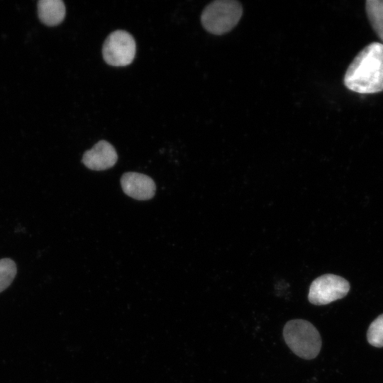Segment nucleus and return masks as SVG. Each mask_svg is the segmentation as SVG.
Instances as JSON below:
<instances>
[{
	"instance_id": "nucleus-7",
	"label": "nucleus",
	"mask_w": 383,
	"mask_h": 383,
	"mask_svg": "<svg viewBox=\"0 0 383 383\" xmlns=\"http://www.w3.org/2000/svg\"><path fill=\"white\" fill-rule=\"evenodd\" d=\"M117 160L113 146L106 140H99L84 153L82 162L87 168L99 171L112 167Z\"/></svg>"
},
{
	"instance_id": "nucleus-2",
	"label": "nucleus",
	"mask_w": 383,
	"mask_h": 383,
	"mask_svg": "<svg viewBox=\"0 0 383 383\" xmlns=\"http://www.w3.org/2000/svg\"><path fill=\"white\" fill-rule=\"evenodd\" d=\"M284 340L291 350L301 358L311 360L319 353L322 341L316 328L304 319L288 321L283 329Z\"/></svg>"
},
{
	"instance_id": "nucleus-1",
	"label": "nucleus",
	"mask_w": 383,
	"mask_h": 383,
	"mask_svg": "<svg viewBox=\"0 0 383 383\" xmlns=\"http://www.w3.org/2000/svg\"><path fill=\"white\" fill-rule=\"evenodd\" d=\"M344 84L348 89L360 94L383 90L382 43H370L357 55L345 74Z\"/></svg>"
},
{
	"instance_id": "nucleus-11",
	"label": "nucleus",
	"mask_w": 383,
	"mask_h": 383,
	"mask_svg": "<svg viewBox=\"0 0 383 383\" xmlns=\"http://www.w3.org/2000/svg\"><path fill=\"white\" fill-rule=\"evenodd\" d=\"M367 338L368 343L372 346L383 347V313L376 318L370 325Z\"/></svg>"
},
{
	"instance_id": "nucleus-10",
	"label": "nucleus",
	"mask_w": 383,
	"mask_h": 383,
	"mask_svg": "<svg viewBox=\"0 0 383 383\" xmlns=\"http://www.w3.org/2000/svg\"><path fill=\"white\" fill-rule=\"evenodd\" d=\"M16 273L17 267L13 260L9 257L0 260V293L11 285Z\"/></svg>"
},
{
	"instance_id": "nucleus-5",
	"label": "nucleus",
	"mask_w": 383,
	"mask_h": 383,
	"mask_svg": "<svg viewBox=\"0 0 383 383\" xmlns=\"http://www.w3.org/2000/svg\"><path fill=\"white\" fill-rule=\"evenodd\" d=\"M349 290L350 284L343 277L326 274L312 282L308 299L312 304L326 305L343 298Z\"/></svg>"
},
{
	"instance_id": "nucleus-4",
	"label": "nucleus",
	"mask_w": 383,
	"mask_h": 383,
	"mask_svg": "<svg viewBox=\"0 0 383 383\" xmlns=\"http://www.w3.org/2000/svg\"><path fill=\"white\" fill-rule=\"evenodd\" d=\"M135 51L136 45L133 37L123 30L110 33L102 48L104 61L114 67L130 65L135 57Z\"/></svg>"
},
{
	"instance_id": "nucleus-6",
	"label": "nucleus",
	"mask_w": 383,
	"mask_h": 383,
	"mask_svg": "<svg viewBox=\"0 0 383 383\" xmlns=\"http://www.w3.org/2000/svg\"><path fill=\"white\" fill-rule=\"evenodd\" d=\"M121 185L123 192L137 200H148L153 197L155 184L148 175L128 172L121 178Z\"/></svg>"
},
{
	"instance_id": "nucleus-9",
	"label": "nucleus",
	"mask_w": 383,
	"mask_h": 383,
	"mask_svg": "<svg viewBox=\"0 0 383 383\" xmlns=\"http://www.w3.org/2000/svg\"><path fill=\"white\" fill-rule=\"evenodd\" d=\"M366 12L374 30L383 41V0H367Z\"/></svg>"
},
{
	"instance_id": "nucleus-3",
	"label": "nucleus",
	"mask_w": 383,
	"mask_h": 383,
	"mask_svg": "<svg viewBox=\"0 0 383 383\" xmlns=\"http://www.w3.org/2000/svg\"><path fill=\"white\" fill-rule=\"evenodd\" d=\"M243 14L242 5L234 0H217L204 9L201 22L206 30L214 35H223L231 30Z\"/></svg>"
},
{
	"instance_id": "nucleus-8",
	"label": "nucleus",
	"mask_w": 383,
	"mask_h": 383,
	"mask_svg": "<svg viewBox=\"0 0 383 383\" xmlns=\"http://www.w3.org/2000/svg\"><path fill=\"white\" fill-rule=\"evenodd\" d=\"M65 6L61 0H40L38 3L40 20L45 25L60 24L65 16Z\"/></svg>"
}]
</instances>
